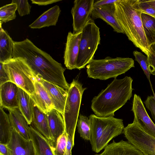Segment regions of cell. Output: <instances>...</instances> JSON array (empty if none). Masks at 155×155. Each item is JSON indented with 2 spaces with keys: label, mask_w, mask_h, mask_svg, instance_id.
Returning a JSON list of instances; mask_svg holds the SVG:
<instances>
[{
  "label": "cell",
  "mask_w": 155,
  "mask_h": 155,
  "mask_svg": "<svg viewBox=\"0 0 155 155\" xmlns=\"http://www.w3.org/2000/svg\"><path fill=\"white\" fill-rule=\"evenodd\" d=\"M16 58L23 59L38 78L57 84L66 90L68 89L70 84L64 75L65 69L29 39L14 41L13 58Z\"/></svg>",
  "instance_id": "6da1fadb"
},
{
  "label": "cell",
  "mask_w": 155,
  "mask_h": 155,
  "mask_svg": "<svg viewBox=\"0 0 155 155\" xmlns=\"http://www.w3.org/2000/svg\"><path fill=\"white\" fill-rule=\"evenodd\" d=\"M133 81L127 76L120 79L115 78L92 100L91 107L95 114L102 117H114L115 112L132 97Z\"/></svg>",
  "instance_id": "7a4b0ae2"
},
{
  "label": "cell",
  "mask_w": 155,
  "mask_h": 155,
  "mask_svg": "<svg viewBox=\"0 0 155 155\" xmlns=\"http://www.w3.org/2000/svg\"><path fill=\"white\" fill-rule=\"evenodd\" d=\"M139 0H118L114 3L116 17L124 34L135 46L148 56L150 47L142 25L138 6Z\"/></svg>",
  "instance_id": "3957f363"
},
{
  "label": "cell",
  "mask_w": 155,
  "mask_h": 155,
  "mask_svg": "<svg viewBox=\"0 0 155 155\" xmlns=\"http://www.w3.org/2000/svg\"><path fill=\"white\" fill-rule=\"evenodd\" d=\"M91 126L90 140L92 150L99 153L114 138L123 132V120L113 116L100 117L94 114L89 117Z\"/></svg>",
  "instance_id": "277c9868"
},
{
  "label": "cell",
  "mask_w": 155,
  "mask_h": 155,
  "mask_svg": "<svg viewBox=\"0 0 155 155\" xmlns=\"http://www.w3.org/2000/svg\"><path fill=\"white\" fill-rule=\"evenodd\" d=\"M134 61L129 58L107 57L101 59H93L86 66L89 78L105 80L116 78L134 67Z\"/></svg>",
  "instance_id": "5b68a950"
},
{
  "label": "cell",
  "mask_w": 155,
  "mask_h": 155,
  "mask_svg": "<svg viewBox=\"0 0 155 155\" xmlns=\"http://www.w3.org/2000/svg\"><path fill=\"white\" fill-rule=\"evenodd\" d=\"M86 89L78 80L74 79L67 90L68 95L63 116L65 131L74 140L82 97Z\"/></svg>",
  "instance_id": "8992f818"
},
{
  "label": "cell",
  "mask_w": 155,
  "mask_h": 155,
  "mask_svg": "<svg viewBox=\"0 0 155 155\" xmlns=\"http://www.w3.org/2000/svg\"><path fill=\"white\" fill-rule=\"evenodd\" d=\"M3 64L11 81L30 95L34 93L35 83L38 78L23 59L19 58H12Z\"/></svg>",
  "instance_id": "52a82bcc"
},
{
  "label": "cell",
  "mask_w": 155,
  "mask_h": 155,
  "mask_svg": "<svg viewBox=\"0 0 155 155\" xmlns=\"http://www.w3.org/2000/svg\"><path fill=\"white\" fill-rule=\"evenodd\" d=\"M76 68H84L94 57L98 46L101 44L99 28L91 18L82 30Z\"/></svg>",
  "instance_id": "ba28073f"
},
{
  "label": "cell",
  "mask_w": 155,
  "mask_h": 155,
  "mask_svg": "<svg viewBox=\"0 0 155 155\" xmlns=\"http://www.w3.org/2000/svg\"><path fill=\"white\" fill-rule=\"evenodd\" d=\"M123 133L128 141L144 155H155V137L144 130L135 115L133 122L124 128Z\"/></svg>",
  "instance_id": "9c48e42d"
},
{
  "label": "cell",
  "mask_w": 155,
  "mask_h": 155,
  "mask_svg": "<svg viewBox=\"0 0 155 155\" xmlns=\"http://www.w3.org/2000/svg\"><path fill=\"white\" fill-rule=\"evenodd\" d=\"M94 0H75L71 11L73 18V33H78L91 18Z\"/></svg>",
  "instance_id": "30bf717a"
},
{
  "label": "cell",
  "mask_w": 155,
  "mask_h": 155,
  "mask_svg": "<svg viewBox=\"0 0 155 155\" xmlns=\"http://www.w3.org/2000/svg\"><path fill=\"white\" fill-rule=\"evenodd\" d=\"M82 33V31L75 34L71 31L68 33L64 56V64L68 69L76 68Z\"/></svg>",
  "instance_id": "8fae6325"
},
{
  "label": "cell",
  "mask_w": 155,
  "mask_h": 155,
  "mask_svg": "<svg viewBox=\"0 0 155 155\" xmlns=\"http://www.w3.org/2000/svg\"><path fill=\"white\" fill-rule=\"evenodd\" d=\"M115 13L114 4L94 7L91 13V18L94 20L100 18L110 26L114 31L124 34L116 17Z\"/></svg>",
  "instance_id": "7c38bea8"
},
{
  "label": "cell",
  "mask_w": 155,
  "mask_h": 155,
  "mask_svg": "<svg viewBox=\"0 0 155 155\" xmlns=\"http://www.w3.org/2000/svg\"><path fill=\"white\" fill-rule=\"evenodd\" d=\"M18 87L9 81L0 85V107L8 110L19 108Z\"/></svg>",
  "instance_id": "4fadbf2b"
},
{
  "label": "cell",
  "mask_w": 155,
  "mask_h": 155,
  "mask_svg": "<svg viewBox=\"0 0 155 155\" xmlns=\"http://www.w3.org/2000/svg\"><path fill=\"white\" fill-rule=\"evenodd\" d=\"M7 145L11 150L12 155H34L31 140L25 138L13 127Z\"/></svg>",
  "instance_id": "5bb4252c"
},
{
  "label": "cell",
  "mask_w": 155,
  "mask_h": 155,
  "mask_svg": "<svg viewBox=\"0 0 155 155\" xmlns=\"http://www.w3.org/2000/svg\"><path fill=\"white\" fill-rule=\"evenodd\" d=\"M38 80L44 86L48 92L54 108L63 115L68 95L67 91L61 87L38 78Z\"/></svg>",
  "instance_id": "9a60e30c"
},
{
  "label": "cell",
  "mask_w": 155,
  "mask_h": 155,
  "mask_svg": "<svg viewBox=\"0 0 155 155\" xmlns=\"http://www.w3.org/2000/svg\"><path fill=\"white\" fill-rule=\"evenodd\" d=\"M132 110L139 119L144 130L155 137V124L147 114L140 97L136 94L134 95Z\"/></svg>",
  "instance_id": "2e32d148"
},
{
  "label": "cell",
  "mask_w": 155,
  "mask_h": 155,
  "mask_svg": "<svg viewBox=\"0 0 155 155\" xmlns=\"http://www.w3.org/2000/svg\"><path fill=\"white\" fill-rule=\"evenodd\" d=\"M29 134L33 146L34 155H55V148L51 142L30 125Z\"/></svg>",
  "instance_id": "e0dca14e"
},
{
  "label": "cell",
  "mask_w": 155,
  "mask_h": 155,
  "mask_svg": "<svg viewBox=\"0 0 155 155\" xmlns=\"http://www.w3.org/2000/svg\"><path fill=\"white\" fill-rule=\"evenodd\" d=\"M35 91L30 95L35 104L41 111L47 114L54 108L53 102L47 90L38 81L35 83Z\"/></svg>",
  "instance_id": "ac0fdd59"
},
{
  "label": "cell",
  "mask_w": 155,
  "mask_h": 155,
  "mask_svg": "<svg viewBox=\"0 0 155 155\" xmlns=\"http://www.w3.org/2000/svg\"><path fill=\"white\" fill-rule=\"evenodd\" d=\"M95 155H144L143 153L129 141L123 140L116 142L114 140L108 144L104 151Z\"/></svg>",
  "instance_id": "d6986e66"
},
{
  "label": "cell",
  "mask_w": 155,
  "mask_h": 155,
  "mask_svg": "<svg viewBox=\"0 0 155 155\" xmlns=\"http://www.w3.org/2000/svg\"><path fill=\"white\" fill-rule=\"evenodd\" d=\"M49 127L55 148L58 138L65 131L63 115L55 108L46 114Z\"/></svg>",
  "instance_id": "ffe728a7"
},
{
  "label": "cell",
  "mask_w": 155,
  "mask_h": 155,
  "mask_svg": "<svg viewBox=\"0 0 155 155\" xmlns=\"http://www.w3.org/2000/svg\"><path fill=\"white\" fill-rule=\"evenodd\" d=\"M31 124L37 131L49 140L54 146L53 140L49 129L46 114L38 108L34 102Z\"/></svg>",
  "instance_id": "44dd1931"
},
{
  "label": "cell",
  "mask_w": 155,
  "mask_h": 155,
  "mask_svg": "<svg viewBox=\"0 0 155 155\" xmlns=\"http://www.w3.org/2000/svg\"><path fill=\"white\" fill-rule=\"evenodd\" d=\"M61 12L59 6L55 5L44 12L29 26L32 29H40L55 26Z\"/></svg>",
  "instance_id": "7402d4cb"
},
{
  "label": "cell",
  "mask_w": 155,
  "mask_h": 155,
  "mask_svg": "<svg viewBox=\"0 0 155 155\" xmlns=\"http://www.w3.org/2000/svg\"><path fill=\"white\" fill-rule=\"evenodd\" d=\"M8 111L9 120L13 127L25 138L30 140L29 124L19 108Z\"/></svg>",
  "instance_id": "603a6c76"
},
{
  "label": "cell",
  "mask_w": 155,
  "mask_h": 155,
  "mask_svg": "<svg viewBox=\"0 0 155 155\" xmlns=\"http://www.w3.org/2000/svg\"><path fill=\"white\" fill-rule=\"evenodd\" d=\"M0 62H6L13 58L14 41L2 27L0 22Z\"/></svg>",
  "instance_id": "cb8c5ba5"
},
{
  "label": "cell",
  "mask_w": 155,
  "mask_h": 155,
  "mask_svg": "<svg viewBox=\"0 0 155 155\" xmlns=\"http://www.w3.org/2000/svg\"><path fill=\"white\" fill-rule=\"evenodd\" d=\"M18 108L30 125L32 122L33 106V102L30 95L18 87Z\"/></svg>",
  "instance_id": "d4e9b609"
},
{
  "label": "cell",
  "mask_w": 155,
  "mask_h": 155,
  "mask_svg": "<svg viewBox=\"0 0 155 155\" xmlns=\"http://www.w3.org/2000/svg\"><path fill=\"white\" fill-rule=\"evenodd\" d=\"M141 18L147 44L150 47L155 43V17L142 12Z\"/></svg>",
  "instance_id": "484cf974"
},
{
  "label": "cell",
  "mask_w": 155,
  "mask_h": 155,
  "mask_svg": "<svg viewBox=\"0 0 155 155\" xmlns=\"http://www.w3.org/2000/svg\"><path fill=\"white\" fill-rule=\"evenodd\" d=\"M12 129L8 114L0 107V143H8Z\"/></svg>",
  "instance_id": "4316f807"
},
{
  "label": "cell",
  "mask_w": 155,
  "mask_h": 155,
  "mask_svg": "<svg viewBox=\"0 0 155 155\" xmlns=\"http://www.w3.org/2000/svg\"><path fill=\"white\" fill-rule=\"evenodd\" d=\"M77 126L80 137L84 140H90L91 135V126L89 118L86 116L80 114L79 115Z\"/></svg>",
  "instance_id": "83f0119b"
},
{
  "label": "cell",
  "mask_w": 155,
  "mask_h": 155,
  "mask_svg": "<svg viewBox=\"0 0 155 155\" xmlns=\"http://www.w3.org/2000/svg\"><path fill=\"white\" fill-rule=\"evenodd\" d=\"M17 10V4L11 3L5 5L0 8V22H8L15 19L16 17L15 12Z\"/></svg>",
  "instance_id": "f1b7e54d"
},
{
  "label": "cell",
  "mask_w": 155,
  "mask_h": 155,
  "mask_svg": "<svg viewBox=\"0 0 155 155\" xmlns=\"http://www.w3.org/2000/svg\"><path fill=\"white\" fill-rule=\"evenodd\" d=\"M133 54L135 58V60L140 64L143 72L149 81L151 89L153 94H155L153 89V87L150 81V73L148 68V63L147 56L144 55L140 52L137 51H134Z\"/></svg>",
  "instance_id": "f546056e"
},
{
  "label": "cell",
  "mask_w": 155,
  "mask_h": 155,
  "mask_svg": "<svg viewBox=\"0 0 155 155\" xmlns=\"http://www.w3.org/2000/svg\"><path fill=\"white\" fill-rule=\"evenodd\" d=\"M67 135L65 131L57 139L54 149L55 155H65Z\"/></svg>",
  "instance_id": "4dcf8cb0"
},
{
  "label": "cell",
  "mask_w": 155,
  "mask_h": 155,
  "mask_svg": "<svg viewBox=\"0 0 155 155\" xmlns=\"http://www.w3.org/2000/svg\"><path fill=\"white\" fill-rule=\"evenodd\" d=\"M11 3H15L17 5V10L21 16L30 14L31 6L28 1L13 0Z\"/></svg>",
  "instance_id": "1f68e13d"
},
{
  "label": "cell",
  "mask_w": 155,
  "mask_h": 155,
  "mask_svg": "<svg viewBox=\"0 0 155 155\" xmlns=\"http://www.w3.org/2000/svg\"><path fill=\"white\" fill-rule=\"evenodd\" d=\"M150 53L147 57L148 68L151 74H155V43L150 47Z\"/></svg>",
  "instance_id": "d6a6232c"
},
{
  "label": "cell",
  "mask_w": 155,
  "mask_h": 155,
  "mask_svg": "<svg viewBox=\"0 0 155 155\" xmlns=\"http://www.w3.org/2000/svg\"><path fill=\"white\" fill-rule=\"evenodd\" d=\"M138 6L142 12L155 17V9L148 4L145 0H139Z\"/></svg>",
  "instance_id": "836d02e7"
},
{
  "label": "cell",
  "mask_w": 155,
  "mask_h": 155,
  "mask_svg": "<svg viewBox=\"0 0 155 155\" xmlns=\"http://www.w3.org/2000/svg\"><path fill=\"white\" fill-rule=\"evenodd\" d=\"M144 103L146 107L151 112L152 117L155 121V100L153 96H148Z\"/></svg>",
  "instance_id": "e575fe53"
},
{
  "label": "cell",
  "mask_w": 155,
  "mask_h": 155,
  "mask_svg": "<svg viewBox=\"0 0 155 155\" xmlns=\"http://www.w3.org/2000/svg\"><path fill=\"white\" fill-rule=\"evenodd\" d=\"M9 81L10 79L3 68V64L0 62V85Z\"/></svg>",
  "instance_id": "d590c367"
},
{
  "label": "cell",
  "mask_w": 155,
  "mask_h": 155,
  "mask_svg": "<svg viewBox=\"0 0 155 155\" xmlns=\"http://www.w3.org/2000/svg\"><path fill=\"white\" fill-rule=\"evenodd\" d=\"M61 1V0H31L32 4L39 5H46Z\"/></svg>",
  "instance_id": "8d00e7d4"
},
{
  "label": "cell",
  "mask_w": 155,
  "mask_h": 155,
  "mask_svg": "<svg viewBox=\"0 0 155 155\" xmlns=\"http://www.w3.org/2000/svg\"><path fill=\"white\" fill-rule=\"evenodd\" d=\"M118 0H101L94 2V7H99L107 5L114 4Z\"/></svg>",
  "instance_id": "74e56055"
},
{
  "label": "cell",
  "mask_w": 155,
  "mask_h": 155,
  "mask_svg": "<svg viewBox=\"0 0 155 155\" xmlns=\"http://www.w3.org/2000/svg\"><path fill=\"white\" fill-rule=\"evenodd\" d=\"M0 155H12L7 144L0 143Z\"/></svg>",
  "instance_id": "f35d334b"
},
{
  "label": "cell",
  "mask_w": 155,
  "mask_h": 155,
  "mask_svg": "<svg viewBox=\"0 0 155 155\" xmlns=\"http://www.w3.org/2000/svg\"><path fill=\"white\" fill-rule=\"evenodd\" d=\"M145 1L150 6L155 9V0H145Z\"/></svg>",
  "instance_id": "ab89813d"
}]
</instances>
